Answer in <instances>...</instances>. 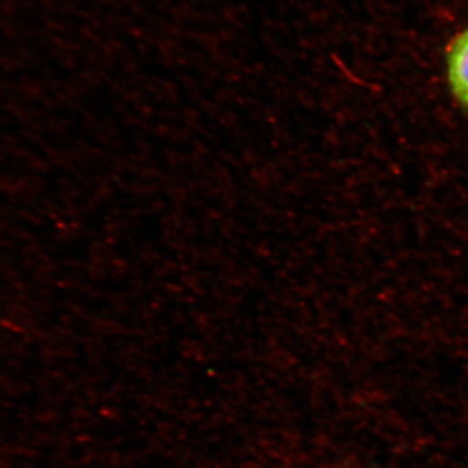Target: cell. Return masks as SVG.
Listing matches in <instances>:
<instances>
[{
  "mask_svg": "<svg viewBox=\"0 0 468 468\" xmlns=\"http://www.w3.org/2000/svg\"><path fill=\"white\" fill-rule=\"evenodd\" d=\"M446 66L452 97L468 115V27L449 46Z\"/></svg>",
  "mask_w": 468,
  "mask_h": 468,
  "instance_id": "obj_1",
  "label": "cell"
}]
</instances>
